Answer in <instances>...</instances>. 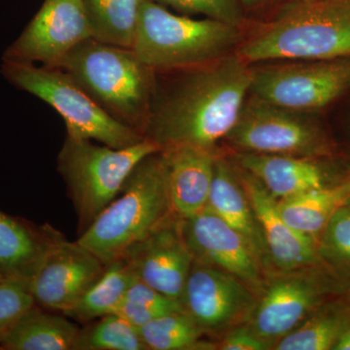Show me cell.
<instances>
[{
  "label": "cell",
  "mask_w": 350,
  "mask_h": 350,
  "mask_svg": "<svg viewBox=\"0 0 350 350\" xmlns=\"http://www.w3.org/2000/svg\"><path fill=\"white\" fill-rule=\"evenodd\" d=\"M167 73L172 78L165 86L156 79L144 138L160 151H214L236 126L250 96V64L232 53L206 66Z\"/></svg>",
  "instance_id": "cell-1"
},
{
  "label": "cell",
  "mask_w": 350,
  "mask_h": 350,
  "mask_svg": "<svg viewBox=\"0 0 350 350\" xmlns=\"http://www.w3.org/2000/svg\"><path fill=\"white\" fill-rule=\"evenodd\" d=\"M236 53L250 66L350 57V0H294Z\"/></svg>",
  "instance_id": "cell-2"
},
{
  "label": "cell",
  "mask_w": 350,
  "mask_h": 350,
  "mask_svg": "<svg viewBox=\"0 0 350 350\" xmlns=\"http://www.w3.org/2000/svg\"><path fill=\"white\" fill-rule=\"evenodd\" d=\"M59 68L110 116L144 137L157 77L135 51L91 38L71 50Z\"/></svg>",
  "instance_id": "cell-3"
},
{
  "label": "cell",
  "mask_w": 350,
  "mask_h": 350,
  "mask_svg": "<svg viewBox=\"0 0 350 350\" xmlns=\"http://www.w3.org/2000/svg\"><path fill=\"white\" fill-rule=\"evenodd\" d=\"M172 215L167 162L158 151L137 163L119 195L77 241L107 265Z\"/></svg>",
  "instance_id": "cell-4"
},
{
  "label": "cell",
  "mask_w": 350,
  "mask_h": 350,
  "mask_svg": "<svg viewBox=\"0 0 350 350\" xmlns=\"http://www.w3.org/2000/svg\"><path fill=\"white\" fill-rule=\"evenodd\" d=\"M239 27L213 19H193L144 0L133 49L156 73L199 68L236 53Z\"/></svg>",
  "instance_id": "cell-5"
},
{
  "label": "cell",
  "mask_w": 350,
  "mask_h": 350,
  "mask_svg": "<svg viewBox=\"0 0 350 350\" xmlns=\"http://www.w3.org/2000/svg\"><path fill=\"white\" fill-rule=\"evenodd\" d=\"M158 151L146 138L118 149L66 135L57 167L75 206L79 236L119 195L137 163Z\"/></svg>",
  "instance_id": "cell-6"
},
{
  "label": "cell",
  "mask_w": 350,
  "mask_h": 350,
  "mask_svg": "<svg viewBox=\"0 0 350 350\" xmlns=\"http://www.w3.org/2000/svg\"><path fill=\"white\" fill-rule=\"evenodd\" d=\"M0 73L12 86L50 105L64 119L66 135L118 149L144 139L137 131L110 116L59 66L2 59Z\"/></svg>",
  "instance_id": "cell-7"
},
{
  "label": "cell",
  "mask_w": 350,
  "mask_h": 350,
  "mask_svg": "<svg viewBox=\"0 0 350 350\" xmlns=\"http://www.w3.org/2000/svg\"><path fill=\"white\" fill-rule=\"evenodd\" d=\"M250 94L303 113L320 109L350 91V57L250 66Z\"/></svg>",
  "instance_id": "cell-8"
},
{
  "label": "cell",
  "mask_w": 350,
  "mask_h": 350,
  "mask_svg": "<svg viewBox=\"0 0 350 350\" xmlns=\"http://www.w3.org/2000/svg\"><path fill=\"white\" fill-rule=\"evenodd\" d=\"M226 138L246 153L313 158L325 151L323 135L306 113L278 107L251 94Z\"/></svg>",
  "instance_id": "cell-9"
},
{
  "label": "cell",
  "mask_w": 350,
  "mask_h": 350,
  "mask_svg": "<svg viewBox=\"0 0 350 350\" xmlns=\"http://www.w3.org/2000/svg\"><path fill=\"white\" fill-rule=\"evenodd\" d=\"M91 38L83 0H45L2 59L59 66L71 50Z\"/></svg>",
  "instance_id": "cell-10"
},
{
  "label": "cell",
  "mask_w": 350,
  "mask_h": 350,
  "mask_svg": "<svg viewBox=\"0 0 350 350\" xmlns=\"http://www.w3.org/2000/svg\"><path fill=\"white\" fill-rule=\"evenodd\" d=\"M107 265L79 241L57 239L31 282L36 305L68 312L105 273Z\"/></svg>",
  "instance_id": "cell-11"
},
{
  "label": "cell",
  "mask_w": 350,
  "mask_h": 350,
  "mask_svg": "<svg viewBox=\"0 0 350 350\" xmlns=\"http://www.w3.org/2000/svg\"><path fill=\"white\" fill-rule=\"evenodd\" d=\"M182 238L194 262L216 267L241 282L259 287L258 255L231 226L206 208L193 217L180 219Z\"/></svg>",
  "instance_id": "cell-12"
},
{
  "label": "cell",
  "mask_w": 350,
  "mask_h": 350,
  "mask_svg": "<svg viewBox=\"0 0 350 350\" xmlns=\"http://www.w3.org/2000/svg\"><path fill=\"white\" fill-rule=\"evenodd\" d=\"M121 258L138 280L165 296L181 300L194 260L182 238L180 219L170 216L148 236L131 245Z\"/></svg>",
  "instance_id": "cell-13"
},
{
  "label": "cell",
  "mask_w": 350,
  "mask_h": 350,
  "mask_svg": "<svg viewBox=\"0 0 350 350\" xmlns=\"http://www.w3.org/2000/svg\"><path fill=\"white\" fill-rule=\"evenodd\" d=\"M180 301L204 331L229 325L253 303L247 288L238 278L197 262H193Z\"/></svg>",
  "instance_id": "cell-14"
},
{
  "label": "cell",
  "mask_w": 350,
  "mask_h": 350,
  "mask_svg": "<svg viewBox=\"0 0 350 350\" xmlns=\"http://www.w3.org/2000/svg\"><path fill=\"white\" fill-rule=\"evenodd\" d=\"M236 170L261 229L266 250L276 266L290 271L317 261V248L313 237L288 224L278 209V200L261 182L239 165Z\"/></svg>",
  "instance_id": "cell-15"
},
{
  "label": "cell",
  "mask_w": 350,
  "mask_h": 350,
  "mask_svg": "<svg viewBox=\"0 0 350 350\" xmlns=\"http://www.w3.org/2000/svg\"><path fill=\"white\" fill-rule=\"evenodd\" d=\"M162 152L167 162L172 213L179 219L193 217L207 206L217 155L214 151L194 147Z\"/></svg>",
  "instance_id": "cell-16"
},
{
  "label": "cell",
  "mask_w": 350,
  "mask_h": 350,
  "mask_svg": "<svg viewBox=\"0 0 350 350\" xmlns=\"http://www.w3.org/2000/svg\"><path fill=\"white\" fill-rule=\"evenodd\" d=\"M62 236L49 225L36 226L0 211V273L5 280L31 282Z\"/></svg>",
  "instance_id": "cell-17"
},
{
  "label": "cell",
  "mask_w": 350,
  "mask_h": 350,
  "mask_svg": "<svg viewBox=\"0 0 350 350\" xmlns=\"http://www.w3.org/2000/svg\"><path fill=\"white\" fill-rule=\"evenodd\" d=\"M234 161L280 200L326 185L325 170L310 157L241 152L234 157Z\"/></svg>",
  "instance_id": "cell-18"
},
{
  "label": "cell",
  "mask_w": 350,
  "mask_h": 350,
  "mask_svg": "<svg viewBox=\"0 0 350 350\" xmlns=\"http://www.w3.org/2000/svg\"><path fill=\"white\" fill-rule=\"evenodd\" d=\"M319 291L303 278H284L267 290L255 312L252 330L264 338H283L317 305Z\"/></svg>",
  "instance_id": "cell-19"
},
{
  "label": "cell",
  "mask_w": 350,
  "mask_h": 350,
  "mask_svg": "<svg viewBox=\"0 0 350 350\" xmlns=\"http://www.w3.org/2000/svg\"><path fill=\"white\" fill-rule=\"evenodd\" d=\"M206 207L238 231L250 244L258 257L262 254L266 244L239 182L236 167L218 157L214 163L213 185Z\"/></svg>",
  "instance_id": "cell-20"
},
{
  "label": "cell",
  "mask_w": 350,
  "mask_h": 350,
  "mask_svg": "<svg viewBox=\"0 0 350 350\" xmlns=\"http://www.w3.org/2000/svg\"><path fill=\"white\" fill-rule=\"evenodd\" d=\"M80 329L66 315L34 305L0 340V349L73 350Z\"/></svg>",
  "instance_id": "cell-21"
},
{
  "label": "cell",
  "mask_w": 350,
  "mask_h": 350,
  "mask_svg": "<svg viewBox=\"0 0 350 350\" xmlns=\"http://www.w3.org/2000/svg\"><path fill=\"white\" fill-rule=\"evenodd\" d=\"M350 199V178L303 194L278 200V209L297 231L314 237L323 231L329 221Z\"/></svg>",
  "instance_id": "cell-22"
},
{
  "label": "cell",
  "mask_w": 350,
  "mask_h": 350,
  "mask_svg": "<svg viewBox=\"0 0 350 350\" xmlns=\"http://www.w3.org/2000/svg\"><path fill=\"white\" fill-rule=\"evenodd\" d=\"M137 278L122 258L109 262L103 275L64 315L80 323H89L114 312Z\"/></svg>",
  "instance_id": "cell-23"
},
{
  "label": "cell",
  "mask_w": 350,
  "mask_h": 350,
  "mask_svg": "<svg viewBox=\"0 0 350 350\" xmlns=\"http://www.w3.org/2000/svg\"><path fill=\"white\" fill-rule=\"evenodd\" d=\"M92 38L133 48L144 0H83Z\"/></svg>",
  "instance_id": "cell-24"
},
{
  "label": "cell",
  "mask_w": 350,
  "mask_h": 350,
  "mask_svg": "<svg viewBox=\"0 0 350 350\" xmlns=\"http://www.w3.org/2000/svg\"><path fill=\"white\" fill-rule=\"evenodd\" d=\"M73 350H148L137 327L116 313L80 329Z\"/></svg>",
  "instance_id": "cell-25"
},
{
  "label": "cell",
  "mask_w": 350,
  "mask_h": 350,
  "mask_svg": "<svg viewBox=\"0 0 350 350\" xmlns=\"http://www.w3.org/2000/svg\"><path fill=\"white\" fill-rule=\"evenodd\" d=\"M147 349H194L204 330L187 312L170 313L138 328Z\"/></svg>",
  "instance_id": "cell-26"
},
{
  "label": "cell",
  "mask_w": 350,
  "mask_h": 350,
  "mask_svg": "<svg viewBox=\"0 0 350 350\" xmlns=\"http://www.w3.org/2000/svg\"><path fill=\"white\" fill-rule=\"evenodd\" d=\"M183 312L180 301L165 296L137 278L113 313L139 328L163 315Z\"/></svg>",
  "instance_id": "cell-27"
},
{
  "label": "cell",
  "mask_w": 350,
  "mask_h": 350,
  "mask_svg": "<svg viewBox=\"0 0 350 350\" xmlns=\"http://www.w3.org/2000/svg\"><path fill=\"white\" fill-rule=\"evenodd\" d=\"M349 324L342 313H322L284 336L276 345L275 349H333L338 336Z\"/></svg>",
  "instance_id": "cell-28"
},
{
  "label": "cell",
  "mask_w": 350,
  "mask_h": 350,
  "mask_svg": "<svg viewBox=\"0 0 350 350\" xmlns=\"http://www.w3.org/2000/svg\"><path fill=\"white\" fill-rule=\"evenodd\" d=\"M185 15H202L207 19L220 21L241 27L244 8L239 0H150Z\"/></svg>",
  "instance_id": "cell-29"
},
{
  "label": "cell",
  "mask_w": 350,
  "mask_h": 350,
  "mask_svg": "<svg viewBox=\"0 0 350 350\" xmlns=\"http://www.w3.org/2000/svg\"><path fill=\"white\" fill-rule=\"evenodd\" d=\"M34 305L31 282L18 280L0 282V340Z\"/></svg>",
  "instance_id": "cell-30"
},
{
  "label": "cell",
  "mask_w": 350,
  "mask_h": 350,
  "mask_svg": "<svg viewBox=\"0 0 350 350\" xmlns=\"http://www.w3.org/2000/svg\"><path fill=\"white\" fill-rule=\"evenodd\" d=\"M322 232V255L338 264L350 267V206L347 204L340 207Z\"/></svg>",
  "instance_id": "cell-31"
},
{
  "label": "cell",
  "mask_w": 350,
  "mask_h": 350,
  "mask_svg": "<svg viewBox=\"0 0 350 350\" xmlns=\"http://www.w3.org/2000/svg\"><path fill=\"white\" fill-rule=\"evenodd\" d=\"M219 349L222 350H265L269 349L267 340L260 338L252 329L241 327L231 332Z\"/></svg>",
  "instance_id": "cell-32"
},
{
  "label": "cell",
  "mask_w": 350,
  "mask_h": 350,
  "mask_svg": "<svg viewBox=\"0 0 350 350\" xmlns=\"http://www.w3.org/2000/svg\"><path fill=\"white\" fill-rule=\"evenodd\" d=\"M333 349L350 350V324L345 327L342 333L340 334Z\"/></svg>",
  "instance_id": "cell-33"
},
{
  "label": "cell",
  "mask_w": 350,
  "mask_h": 350,
  "mask_svg": "<svg viewBox=\"0 0 350 350\" xmlns=\"http://www.w3.org/2000/svg\"><path fill=\"white\" fill-rule=\"evenodd\" d=\"M271 1V0H239L243 8H256V7L264 5L267 2Z\"/></svg>",
  "instance_id": "cell-34"
},
{
  "label": "cell",
  "mask_w": 350,
  "mask_h": 350,
  "mask_svg": "<svg viewBox=\"0 0 350 350\" xmlns=\"http://www.w3.org/2000/svg\"><path fill=\"white\" fill-rule=\"evenodd\" d=\"M5 280V278H3V275H1V273H0V282H2V280Z\"/></svg>",
  "instance_id": "cell-35"
},
{
  "label": "cell",
  "mask_w": 350,
  "mask_h": 350,
  "mask_svg": "<svg viewBox=\"0 0 350 350\" xmlns=\"http://www.w3.org/2000/svg\"><path fill=\"white\" fill-rule=\"evenodd\" d=\"M347 206H350V199H349V202H347Z\"/></svg>",
  "instance_id": "cell-36"
}]
</instances>
